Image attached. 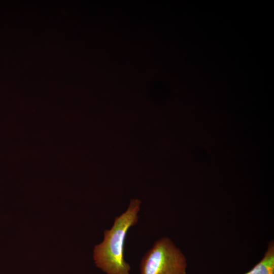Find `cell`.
Returning a JSON list of instances; mask_svg holds the SVG:
<instances>
[{"label": "cell", "mask_w": 274, "mask_h": 274, "mask_svg": "<svg viewBox=\"0 0 274 274\" xmlns=\"http://www.w3.org/2000/svg\"><path fill=\"white\" fill-rule=\"evenodd\" d=\"M183 254L166 237L156 241L140 262V274H186Z\"/></svg>", "instance_id": "obj_2"}, {"label": "cell", "mask_w": 274, "mask_h": 274, "mask_svg": "<svg viewBox=\"0 0 274 274\" xmlns=\"http://www.w3.org/2000/svg\"><path fill=\"white\" fill-rule=\"evenodd\" d=\"M141 203L138 199H131L126 211L104 231L103 241L94 247L95 264L106 274H130L131 267L124 258V243L128 229L138 222Z\"/></svg>", "instance_id": "obj_1"}, {"label": "cell", "mask_w": 274, "mask_h": 274, "mask_svg": "<svg viewBox=\"0 0 274 274\" xmlns=\"http://www.w3.org/2000/svg\"><path fill=\"white\" fill-rule=\"evenodd\" d=\"M245 274H274V244L270 241L263 258Z\"/></svg>", "instance_id": "obj_3"}]
</instances>
